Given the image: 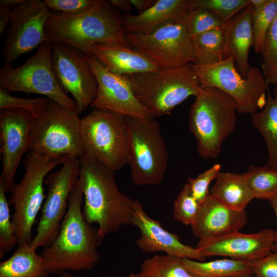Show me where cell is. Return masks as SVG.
<instances>
[{
  "instance_id": "b9f144b4",
  "label": "cell",
  "mask_w": 277,
  "mask_h": 277,
  "mask_svg": "<svg viewBox=\"0 0 277 277\" xmlns=\"http://www.w3.org/2000/svg\"><path fill=\"white\" fill-rule=\"evenodd\" d=\"M139 13H141L152 6L156 0H129Z\"/></svg>"
},
{
  "instance_id": "c3c4849f",
  "label": "cell",
  "mask_w": 277,
  "mask_h": 277,
  "mask_svg": "<svg viewBox=\"0 0 277 277\" xmlns=\"http://www.w3.org/2000/svg\"><path fill=\"white\" fill-rule=\"evenodd\" d=\"M129 277H139L137 273H131Z\"/></svg>"
},
{
  "instance_id": "ac0fdd59",
  "label": "cell",
  "mask_w": 277,
  "mask_h": 277,
  "mask_svg": "<svg viewBox=\"0 0 277 277\" xmlns=\"http://www.w3.org/2000/svg\"><path fill=\"white\" fill-rule=\"evenodd\" d=\"M275 231L264 229L250 234L236 231L209 240H199L196 248L205 257L222 256L252 261L274 250Z\"/></svg>"
},
{
  "instance_id": "603a6c76",
  "label": "cell",
  "mask_w": 277,
  "mask_h": 277,
  "mask_svg": "<svg viewBox=\"0 0 277 277\" xmlns=\"http://www.w3.org/2000/svg\"><path fill=\"white\" fill-rule=\"evenodd\" d=\"M251 4L237 15L226 22L225 25L227 47L230 55H232L244 78L247 77L250 66L249 52L253 46Z\"/></svg>"
},
{
  "instance_id": "7c38bea8",
  "label": "cell",
  "mask_w": 277,
  "mask_h": 277,
  "mask_svg": "<svg viewBox=\"0 0 277 277\" xmlns=\"http://www.w3.org/2000/svg\"><path fill=\"white\" fill-rule=\"evenodd\" d=\"M80 167V157L70 156L59 169L46 177L47 194L36 234L30 243L35 250L48 247L56 237L68 209L70 195L78 179Z\"/></svg>"
},
{
  "instance_id": "2e32d148",
  "label": "cell",
  "mask_w": 277,
  "mask_h": 277,
  "mask_svg": "<svg viewBox=\"0 0 277 277\" xmlns=\"http://www.w3.org/2000/svg\"><path fill=\"white\" fill-rule=\"evenodd\" d=\"M34 117L22 109L0 110V152L2 159L0 184L6 192L15 183L16 172L23 155L30 150Z\"/></svg>"
},
{
  "instance_id": "ee69618b",
  "label": "cell",
  "mask_w": 277,
  "mask_h": 277,
  "mask_svg": "<svg viewBox=\"0 0 277 277\" xmlns=\"http://www.w3.org/2000/svg\"><path fill=\"white\" fill-rule=\"evenodd\" d=\"M270 204L273 208L276 216V229L275 231V243L274 250L277 251V194L268 200Z\"/></svg>"
},
{
  "instance_id": "52a82bcc",
  "label": "cell",
  "mask_w": 277,
  "mask_h": 277,
  "mask_svg": "<svg viewBox=\"0 0 277 277\" xmlns=\"http://www.w3.org/2000/svg\"><path fill=\"white\" fill-rule=\"evenodd\" d=\"M83 155L114 171L128 164L126 116L95 108L81 119Z\"/></svg>"
},
{
  "instance_id": "6da1fadb",
  "label": "cell",
  "mask_w": 277,
  "mask_h": 277,
  "mask_svg": "<svg viewBox=\"0 0 277 277\" xmlns=\"http://www.w3.org/2000/svg\"><path fill=\"white\" fill-rule=\"evenodd\" d=\"M83 204V193L77 180L70 195L60 231L53 242L42 252L48 274L91 270L100 261L97 229L85 220Z\"/></svg>"
},
{
  "instance_id": "83f0119b",
  "label": "cell",
  "mask_w": 277,
  "mask_h": 277,
  "mask_svg": "<svg viewBox=\"0 0 277 277\" xmlns=\"http://www.w3.org/2000/svg\"><path fill=\"white\" fill-rule=\"evenodd\" d=\"M196 62L208 65L218 63L228 57L225 26L211 29L192 38Z\"/></svg>"
},
{
  "instance_id": "836d02e7",
  "label": "cell",
  "mask_w": 277,
  "mask_h": 277,
  "mask_svg": "<svg viewBox=\"0 0 277 277\" xmlns=\"http://www.w3.org/2000/svg\"><path fill=\"white\" fill-rule=\"evenodd\" d=\"M3 186L0 184V253L12 250L17 244L15 230L11 217L9 202Z\"/></svg>"
},
{
  "instance_id": "5bb4252c",
  "label": "cell",
  "mask_w": 277,
  "mask_h": 277,
  "mask_svg": "<svg viewBox=\"0 0 277 277\" xmlns=\"http://www.w3.org/2000/svg\"><path fill=\"white\" fill-rule=\"evenodd\" d=\"M51 65L55 78L62 90L70 93L81 114L94 100L97 90L96 78L87 55L70 45L53 43Z\"/></svg>"
},
{
  "instance_id": "e575fe53",
  "label": "cell",
  "mask_w": 277,
  "mask_h": 277,
  "mask_svg": "<svg viewBox=\"0 0 277 277\" xmlns=\"http://www.w3.org/2000/svg\"><path fill=\"white\" fill-rule=\"evenodd\" d=\"M200 204L192 195L190 186L184 185L174 202L173 215L174 219L185 225H191L195 221Z\"/></svg>"
},
{
  "instance_id": "74e56055",
  "label": "cell",
  "mask_w": 277,
  "mask_h": 277,
  "mask_svg": "<svg viewBox=\"0 0 277 277\" xmlns=\"http://www.w3.org/2000/svg\"><path fill=\"white\" fill-rule=\"evenodd\" d=\"M221 165L216 164L196 177L188 179L187 183L190 186L192 195L200 204L210 195L209 186L213 180L216 179L221 172Z\"/></svg>"
},
{
  "instance_id": "8fae6325",
  "label": "cell",
  "mask_w": 277,
  "mask_h": 277,
  "mask_svg": "<svg viewBox=\"0 0 277 277\" xmlns=\"http://www.w3.org/2000/svg\"><path fill=\"white\" fill-rule=\"evenodd\" d=\"M53 43L46 41L36 52L18 67L4 65L0 68V88L43 95L69 109L77 110L75 101L62 90L51 65Z\"/></svg>"
},
{
  "instance_id": "d4e9b609",
  "label": "cell",
  "mask_w": 277,
  "mask_h": 277,
  "mask_svg": "<svg viewBox=\"0 0 277 277\" xmlns=\"http://www.w3.org/2000/svg\"><path fill=\"white\" fill-rule=\"evenodd\" d=\"M30 243L18 246L13 254L0 263V277H41L48 275L44 259Z\"/></svg>"
},
{
  "instance_id": "4316f807",
  "label": "cell",
  "mask_w": 277,
  "mask_h": 277,
  "mask_svg": "<svg viewBox=\"0 0 277 277\" xmlns=\"http://www.w3.org/2000/svg\"><path fill=\"white\" fill-rule=\"evenodd\" d=\"M187 270L194 277L253 276L250 262L223 259L201 262L187 258L182 259Z\"/></svg>"
},
{
  "instance_id": "44dd1931",
  "label": "cell",
  "mask_w": 277,
  "mask_h": 277,
  "mask_svg": "<svg viewBox=\"0 0 277 277\" xmlns=\"http://www.w3.org/2000/svg\"><path fill=\"white\" fill-rule=\"evenodd\" d=\"M87 55L95 58L110 72L120 75L144 73L160 67L156 62L132 48L116 43L95 44Z\"/></svg>"
},
{
  "instance_id": "d590c367",
  "label": "cell",
  "mask_w": 277,
  "mask_h": 277,
  "mask_svg": "<svg viewBox=\"0 0 277 277\" xmlns=\"http://www.w3.org/2000/svg\"><path fill=\"white\" fill-rule=\"evenodd\" d=\"M250 4V0H190L191 8L209 9L226 22Z\"/></svg>"
},
{
  "instance_id": "f6af8a7d",
  "label": "cell",
  "mask_w": 277,
  "mask_h": 277,
  "mask_svg": "<svg viewBox=\"0 0 277 277\" xmlns=\"http://www.w3.org/2000/svg\"><path fill=\"white\" fill-rule=\"evenodd\" d=\"M269 0H250L253 9H259L263 7Z\"/></svg>"
},
{
  "instance_id": "1f68e13d",
  "label": "cell",
  "mask_w": 277,
  "mask_h": 277,
  "mask_svg": "<svg viewBox=\"0 0 277 277\" xmlns=\"http://www.w3.org/2000/svg\"><path fill=\"white\" fill-rule=\"evenodd\" d=\"M261 68L268 83L277 84V15L273 20L266 37L261 53Z\"/></svg>"
},
{
  "instance_id": "ab89813d",
  "label": "cell",
  "mask_w": 277,
  "mask_h": 277,
  "mask_svg": "<svg viewBox=\"0 0 277 277\" xmlns=\"http://www.w3.org/2000/svg\"><path fill=\"white\" fill-rule=\"evenodd\" d=\"M250 263L254 277H277V251Z\"/></svg>"
},
{
  "instance_id": "7402d4cb",
  "label": "cell",
  "mask_w": 277,
  "mask_h": 277,
  "mask_svg": "<svg viewBox=\"0 0 277 277\" xmlns=\"http://www.w3.org/2000/svg\"><path fill=\"white\" fill-rule=\"evenodd\" d=\"M191 9L190 0H156L141 13L124 14L120 18L125 33L148 34L168 23L185 19Z\"/></svg>"
},
{
  "instance_id": "8d00e7d4",
  "label": "cell",
  "mask_w": 277,
  "mask_h": 277,
  "mask_svg": "<svg viewBox=\"0 0 277 277\" xmlns=\"http://www.w3.org/2000/svg\"><path fill=\"white\" fill-rule=\"evenodd\" d=\"M48 100L49 98L45 96L34 98L18 97L0 88V110L8 108L22 109L35 117L43 111Z\"/></svg>"
},
{
  "instance_id": "e0dca14e",
  "label": "cell",
  "mask_w": 277,
  "mask_h": 277,
  "mask_svg": "<svg viewBox=\"0 0 277 277\" xmlns=\"http://www.w3.org/2000/svg\"><path fill=\"white\" fill-rule=\"evenodd\" d=\"M87 55L97 83L96 95L91 107L108 109L124 116L154 118L137 99L125 76L110 72L95 58Z\"/></svg>"
},
{
  "instance_id": "ba28073f",
  "label": "cell",
  "mask_w": 277,
  "mask_h": 277,
  "mask_svg": "<svg viewBox=\"0 0 277 277\" xmlns=\"http://www.w3.org/2000/svg\"><path fill=\"white\" fill-rule=\"evenodd\" d=\"M128 165L135 185H156L167 168L168 152L159 122L126 116Z\"/></svg>"
},
{
  "instance_id": "4dcf8cb0",
  "label": "cell",
  "mask_w": 277,
  "mask_h": 277,
  "mask_svg": "<svg viewBox=\"0 0 277 277\" xmlns=\"http://www.w3.org/2000/svg\"><path fill=\"white\" fill-rule=\"evenodd\" d=\"M277 15V0H269L262 8L252 9L253 47L256 53H262L267 32Z\"/></svg>"
},
{
  "instance_id": "8992f818",
  "label": "cell",
  "mask_w": 277,
  "mask_h": 277,
  "mask_svg": "<svg viewBox=\"0 0 277 277\" xmlns=\"http://www.w3.org/2000/svg\"><path fill=\"white\" fill-rule=\"evenodd\" d=\"M69 156H51L36 150H29L24 161V174L19 183H14L9 191V203L14 211L12 222L17 245L30 243L32 228L44 203V184L48 173L63 164Z\"/></svg>"
},
{
  "instance_id": "4fadbf2b",
  "label": "cell",
  "mask_w": 277,
  "mask_h": 277,
  "mask_svg": "<svg viewBox=\"0 0 277 277\" xmlns=\"http://www.w3.org/2000/svg\"><path fill=\"white\" fill-rule=\"evenodd\" d=\"M133 49L162 67H179L196 62L186 18L165 24L148 34L125 33Z\"/></svg>"
},
{
  "instance_id": "484cf974",
  "label": "cell",
  "mask_w": 277,
  "mask_h": 277,
  "mask_svg": "<svg viewBox=\"0 0 277 277\" xmlns=\"http://www.w3.org/2000/svg\"><path fill=\"white\" fill-rule=\"evenodd\" d=\"M263 109L252 114V123L263 137L268 151L266 165L277 170V84L272 95L267 91Z\"/></svg>"
},
{
  "instance_id": "cb8c5ba5",
  "label": "cell",
  "mask_w": 277,
  "mask_h": 277,
  "mask_svg": "<svg viewBox=\"0 0 277 277\" xmlns=\"http://www.w3.org/2000/svg\"><path fill=\"white\" fill-rule=\"evenodd\" d=\"M210 194L217 201L235 210H244L254 198L244 173L220 172Z\"/></svg>"
},
{
  "instance_id": "3957f363",
  "label": "cell",
  "mask_w": 277,
  "mask_h": 277,
  "mask_svg": "<svg viewBox=\"0 0 277 277\" xmlns=\"http://www.w3.org/2000/svg\"><path fill=\"white\" fill-rule=\"evenodd\" d=\"M109 3L95 0L90 8L76 14L51 13L45 27L47 41L70 45L86 54L92 45L99 43L130 47L120 18Z\"/></svg>"
},
{
  "instance_id": "f1b7e54d",
  "label": "cell",
  "mask_w": 277,
  "mask_h": 277,
  "mask_svg": "<svg viewBox=\"0 0 277 277\" xmlns=\"http://www.w3.org/2000/svg\"><path fill=\"white\" fill-rule=\"evenodd\" d=\"M179 257L154 255L143 262L139 277H194L186 268Z\"/></svg>"
},
{
  "instance_id": "30bf717a",
  "label": "cell",
  "mask_w": 277,
  "mask_h": 277,
  "mask_svg": "<svg viewBox=\"0 0 277 277\" xmlns=\"http://www.w3.org/2000/svg\"><path fill=\"white\" fill-rule=\"evenodd\" d=\"M81 119L77 110L49 98L43 111L34 117L30 150L51 156L81 157Z\"/></svg>"
},
{
  "instance_id": "f907efd6",
  "label": "cell",
  "mask_w": 277,
  "mask_h": 277,
  "mask_svg": "<svg viewBox=\"0 0 277 277\" xmlns=\"http://www.w3.org/2000/svg\"><path fill=\"white\" fill-rule=\"evenodd\" d=\"M251 277H254V276H251Z\"/></svg>"
},
{
  "instance_id": "ffe728a7",
  "label": "cell",
  "mask_w": 277,
  "mask_h": 277,
  "mask_svg": "<svg viewBox=\"0 0 277 277\" xmlns=\"http://www.w3.org/2000/svg\"><path fill=\"white\" fill-rule=\"evenodd\" d=\"M247 221L245 210L229 208L210 194L200 204L197 217L191 227L195 237L205 240L239 231Z\"/></svg>"
},
{
  "instance_id": "d6986e66",
  "label": "cell",
  "mask_w": 277,
  "mask_h": 277,
  "mask_svg": "<svg viewBox=\"0 0 277 277\" xmlns=\"http://www.w3.org/2000/svg\"><path fill=\"white\" fill-rule=\"evenodd\" d=\"M132 223L140 230L141 236L136 241L137 246L145 252L163 251L180 258L203 262L206 257L196 248L183 244L176 234L166 230L157 221L150 217L141 203L133 200Z\"/></svg>"
},
{
  "instance_id": "7bdbcfd3",
  "label": "cell",
  "mask_w": 277,
  "mask_h": 277,
  "mask_svg": "<svg viewBox=\"0 0 277 277\" xmlns=\"http://www.w3.org/2000/svg\"><path fill=\"white\" fill-rule=\"evenodd\" d=\"M109 2L123 11L124 14L129 13L132 9V5L129 0H110Z\"/></svg>"
},
{
  "instance_id": "f546056e",
  "label": "cell",
  "mask_w": 277,
  "mask_h": 277,
  "mask_svg": "<svg viewBox=\"0 0 277 277\" xmlns=\"http://www.w3.org/2000/svg\"><path fill=\"white\" fill-rule=\"evenodd\" d=\"M244 174L254 198L268 201L277 194V170L267 165L251 166Z\"/></svg>"
},
{
  "instance_id": "9c48e42d",
  "label": "cell",
  "mask_w": 277,
  "mask_h": 277,
  "mask_svg": "<svg viewBox=\"0 0 277 277\" xmlns=\"http://www.w3.org/2000/svg\"><path fill=\"white\" fill-rule=\"evenodd\" d=\"M232 55L208 65L191 63L201 87H215L230 96L235 102L237 112L253 114L264 108L266 93L269 88L259 68L251 66L244 78L235 67Z\"/></svg>"
},
{
  "instance_id": "277c9868",
  "label": "cell",
  "mask_w": 277,
  "mask_h": 277,
  "mask_svg": "<svg viewBox=\"0 0 277 277\" xmlns=\"http://www.w3.org/2000/svg\"><path fill=\"white\" fill-rule=\"evenodd\" d=\"M124 76L137 99L154 117L169 114L202 89L191 64Z\"/></svg>"
},
{
  "instance_id": "7dc6e473",
  "label": "cell",
  "mask_w": 277,
  "mask_h": 277,
  "mask_svg": "<svg viewBox=\"0 0 277 277\" xmlns=\"http://www.w3.org/2000/svg\"><path fill=\"white\" fill-rule=\"evenodd\" d=\"M60 277H75V276H73L72 274L68 273V272H65L62 273Z\"/></svg>"
},
{
  "instance_id": "bcb514c9",
  "label": "cell",
  "mask_w": 277,
  "mask_h": 277,
  "mask_svg": "<svg viewBox=\"0 0 277 277\" xmlns=\"http://www.w3.org/2000/svg\"><path fill=\"white\" fill-rule=\"evenodd\" d=\"M22 0H1L0 5L7 6L11 8L19 4Z\"/></svg>"
},
{
  "instance_id": "5b68a950",
  "label": "cell",
  "mask_w": 277,
  "mask_h": 277,
  "mask_svg": "<svg viewBox=\"0 0 277 277\" xmlns=\"http://www.w3.org/2000/svg\"><path fill=\"white\" fill-rule=\"evenodd\" d=\"M236 112L230 96L215 87L202 88L189 114V129L201 157L215 159L220 154L223 142L234 130Z\"/></svg>"
},
{
  "instance_id": "7a4b0ae2",
  "label": "cell",
  "mask_w": 277,
  "mask_h": 277,
  "mask_svg": "<svg viewBox=\"0 0 277 277\" xmlns=\"http://www.w3.org/2000/svg\"><path fill=\"white\" fill-rule=\"evenodd\" d=\"M80 161L83 213L89 224H97L100 245L108 234L131 224L133 200L118 190L113 171L85 155Z\"/></svg>"
},
{
  "instance_id": "681fc988",
  "label": "cell",
  "mask_w": 277,
  "mask_h": 277,
  "mask_svg": "<svg viewBox=\"0 0 277 277\" xmlns=\"http://www.w3.org/2000/svg\"><path fill=\"white\" fill-rule=\"evenodd\" d=\"M41 277H48V275H43Z\"/></svg>"
},
{
  "instance_id": "60d3db41",
  "label": "cell",
  "mask_w": 277,
  "mask_h": 277,
  "mask_svg": "<svg viewBox=\"0 0 277 277\" xmlns=\"http://www.w3.org/2000/svg\"><path fill=\"white\" fill-rule=\"evenodd\" d=\"M11 7L0 5V35H2L9 25Z\"/></svg>"
},
{
  "instance_id": "9a60e30c",
  "label": "cell",
  "mask_w": 277,
  "mask_h": 277,
  "mask_svg": "<svg viewBox=\"0 0 277 277\" xmlns=\"http://www.w3.org/2000/svg\"><path fill=\"white\" fill-rule=\"evenodd\" d=\"M51 12L44 1L22 0L10 10V28L3 48L6 65H12L21 55L47 41L46 22Z\"/></svg>"
},
{
  "instance_id": "d6a6232c",
  "label": "cell",
  "mask_w": 277,
  "mask_h": 277,
  "mask_svg": "<svg viewBox=\"0 0 277 277\" xmlns=\"http://www.w3.org/2000/svg\"><path fill=\"white\" fill-rule=\"evenodd\" d=\"M186 23L188 34L192 38L211 29L224 27L226 22L209 9L200 7L189 10L186 17Z\"/></svg>"
},
{
  "instance_id": "f35d334b",
  "label": "cell",
  "mask_w": 277,
  "mask_h": 277,
  "mask_svg": "<svg viewBox=\"0 0 277 277\" xmlns=\"http://www.w3.org/2000/svg\"><path fill=\"white\" fill-rule=\"evenodd\" d=\"M49 9L61 12L67 15H73L90 8L95 0H45Z\"/></svg>"
}]
</instances>
